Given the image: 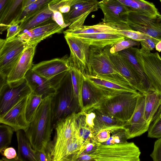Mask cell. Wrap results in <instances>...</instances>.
Returning <instances> with one entry per match:
<instances>
[{
	"label": "cell",
	"mask_w": 161,
	"mask_h": 161,
	"mask_svg": "<svg viewBox=\"0 0 161 161\" xmlns=\"http://www.w3.org/2000/svg\"><path fill=\"white\" fill-rule=\"evenodd\" d=\"M98 0H75L69 12L63 14L65 23L69 26L78 19L87 17L91 13L99 8Z\"/></svg>",
	"instance_id": "cell-19"
},
{
	"label": "cell",
	"mask_w": 161,
	"mask_h": 161,
	"mask_svg": "<svg viewBox=\"0 0 161 161\" xmlns=\"http://www.w3.org/2000/svg\"><path fill=\"white\" fill-rule=\"evenodd\" d=\"M94 111L96 114L92 130L94 136L98 132L104 129L124 127L125 123L105 114L97 109L94 108L89 111Z\"/></svg>",
	"instance_id": "cell-27"
},
{
	"label": "cell",
	"mask_w": 161,
	"mask_h": 161,
	"mask_svg": "<svg viewBox=\"0 0 161 161\" xmlns=\"http://www.w3.org/2000/svg\"><path fill=\"white\" fill-rule=\"evenodd\" d=\"M159 41L152 37L140 42L141 47L144 48L149 51L153 50L156 44Z\"/></svg>",
	"instance_id": "cell-45"
},
{
	"label": "cell",
	"mask_w": 161,
	"mask_h": 161,
	"mask_svg": "<svg viewBox=\"0 0 161 161\" xmlns=\"http://www.w3.org/2000/svg\"><path fill=\"white\" fill-rule=\"evenodd\" d=\"M55 10L51 4L49 5L42 10L21 23L20 34L27 31L48 23L55 22L52 19Z\"/></svg>",
	"instance_id": "cell-24"
},
{
	"label": "cell",
	"mask_w": 161,
	"mask_h": 161,
	"mask_svg": "<svg viewBox=\"0 0 161 161\" xmlns=\"http://www.w3.org/2000/svg\"><path fill=\"white\" fill-rule=\"evenodd\" d=\"M93 161L92 155L91 154H83L80 155L76 161Z\"/></svg>",
	"instance_id": "cell-49"
},
{
	"label": "cell",
	"mask_w": 161,
	"mask_h": 161,
	"mask_svg": "<svg viewBox=\"0 0 161 161\" xmlns=\"http://www.w3.org/2000/svg\"><path fill=\"white\" fill-rule=\"evenodd\" d=\"M28 46L18 36L10 40L0 39V75L6 79Z\"/></svg>",
	"instance_id": "cell-7"
},
{
	"label": "cell",
	"mask_w": 161,
	"mask_h": 161,
	"mask_svg": "<svg viewBox=\"0 0 161 161\" xmlns=\"http://www.w3.org/2000/svg\"><path fill=\"white\" fill-rule=\"evenodd\" d=\"M31 92L25 79L19 85L11 86L8 83L6 79L1 78L0 114L5 112L20 99Z\"/></svg>",
	"instance_id": "cell-13"
},
{
	"label": "cell",
	"mask_w": 161,
	"mask_h": 161,
	"mask_svg": "<svg viewBox=\"0 0 161 161\" xmlns=\"http://www.w3.org/2000/svg\"><path fill=\"white\" fill-rule=\"evenodd\" d=\"M86 116V121L87 125L92 131L94 126V121L96 117V114L93 111H91L85 113Z\"/></svg>",
	"instance_id": "cell-48"
},
{
	"label": "cell",
	"mask_w": 161,
	"mask_h": 161,
	"mask_svg": "<svg viewBox=\"0 0 161 161\" xmlns=\"http://www.w3.org/2000/svg\"><path fill=\"white\" fill-rule=\"evenodd\" d=\"M69 57L66 55L61 58L45 61L32 65L33 71L49 80L57 90L61 81L70 69Z\"/></svg>",
	"instance_id": "cell-9"
},
{
	"label": "cell",
	"mask_w": 161,
	"mask_h": 161,
	"mask_svg": "<svg viewBox=\"0 0 161 161\" xmlns=\"http://www.w3.org/2000/svg\"><path fill=\"white\" fill-rule=\"evenodd\" d=\"M147 136L153 138L161 137V117L152 122L148 130Z\"/></svg>",
	"instance_id": "cell-39"
},
{
	"label": "cell",
	"mask_w": 161,
	"mask_h": 161,
	"mask_svg": "<svg viewBox=\"0 0 161 161\" xmlns=\"http://www.w3.org/2000/svg\"><path fill=\"white\" fill-rule=\"evenodd\" d=\"M136 58L146 75L153 91L161 95V57L141 47H135Z\"/></svg>",
	"instance_id": "cell-8"
},
{
	"label": "cell",
	"mask_w": 161,
	"mask_h": 161,
	"mask_svg": "<svg viewBox=\"0 0 161 161\" xmlns=\"http://www.w3.org/2000/svg\"><path fill=\"white\" fill-rule=\"evenodd\" d=\"M95 150L91 153L93 161H140L141 152L133 142L127 141L111 145L96 142Z\"/></svg>",
	"instance_id": "cell-4"
},
{
	"label": "cell",
	"mask_w": 161,
	"mask_h": 161,
	"mask_svg": "<svg viewBox=\"0 0 161 161\" xmlns=\"http://www.w3.org/2000/svg\"><path fill=\"white\" fill-rule=\"evenodd\" d=\"M128 139L127 133L124 128H118L113 130L108 139L102 144L111 145L119 143L125 142Z\"/></svg>",
	"instance_id": "cell-37"
},
{
	"label": "cell",
	"mask_w": 161,
	"mask_h": 161,
	"mask_svg": "<svg viewBox=\"0 0 161 161\" xmlns=\"http://www.w3.org/2000/svg\"><path fill=\"white\" fill-rule=\"evenodd\" d=\"M127 23L133 30L140 32L161 41V15L151 16L130 11Z\"/></svg>",
	"instance_id": "cell-10"
},
{
	"label": "cell",
	"mask_w": 161,
	"mask_h": 161,
	"mask_svg": "<svg viewBox=\"0 0 161 161\" xmlns=\"http://www.w3.org/2000/svg\"><path fill=\"white\" fill-rule=\"evenodd\" d=\"M155 48L156 50L161 52V41H159L156 44Z\"/></svg>",
	"instance_id": "cell-51"
},
{
	"label": "cell",
	"mask_w": 161,
	"mask_h": 161,
	"mask_svg": "<svg viewBox=\"0 0 161 161\" xmlns=\"http://www.w3.org/2000/svg\"><path fill=\"white\" fill-rule=\"evenodd\" d=\"M117 32L126 38L139 42L151 37L144 33L132 30H118Z\"/></svg>",
	"instance_id": "cell-38"
},
{
	"label": "cell",
	"mask_w": 161,
	"mask_h": 161,
	"mask_svg": "<svg viewBox=\"0 0 161 161\" xmlns=\"http://www.w3.org/2000/svg\"><path fill=\"white\" fill-rule=\"evenodd\" d=\"M160 116L161 117V115Z\"/></svg>",
	"instance_id": "cell-53"
},
{
	"label": "cell",
	"mask_w": 161,
	"mask_h": 161,
	"mask_svg": "<svg viewBox=\"0 0 161 161\" xmlns=\"http://www.w3.org/2000/svg\"><path fill=\"white\" fill-rule=\"evenodd\" d=\"M144 95V118L150 124L161 115V95L154 91Z\"/></svg>",
	"instance_id": "cell-22"
},
{
	"label": "cell",
	"mask_w": 161,
	"mask_h": 161,
	"mask_svg": "<svg viewBox=\"0 0 161 161\" xmlns=\"http://www.w3.org/2000/svg\"><path fill=\"white\" fill-rule=\"evenodd\" d=\"M70 67L69 72L74 93L75 98L79 103L81 110L83 107L82 92L84 75L80 71L74 67L70 65Z\"/></svg>",
	"instance_id": "cell-32"
},
{
	"label": "cell",
	"mask_w": 161,
	"mask_h": 161,
	"mask_svg": "<svg viewBox=\"0 0 161 161\" xmlns=\"http://www.w3.org/2000/svg\"><path fill=\"white\" fill-rule=\"evenodd\" d=\"M25 79L32 92L42 96L43 98L54 95L56 92L49 80L33 71L31 68L26 74Z\"/></svg>",
	"instance_id": "cell-20"
},
{
	"label": "cell",
	"mask_w": 161,
	"mask_h": 161,
	"mask_svg": "<svg viewBox=\"0 0 161 161\" xmlns=\"http://www.w3.org/2000/svg\"><path fill=\"white\" fill-rule=\"evenodd\" d=\"M52 19L63 29L69 26L64 22L63 14L58 10L53 11Z\"/></svg>",
	"instance_id": "cell-44"
},
{
	"label": "cell",
	"mask_w": 161,
	"mask_h": 161,
	"mask_svg": "<svg viewBox=\"0 0 161 161\" xmlns=\"http://www.w3.org/2000/svg\"><path fill=\"white\" fill-rule=\"evenodd\" d=\"M144 106L145 95L141 93L133 114L124 125L128 139L139 136L148 131L150 124L144 118Z\"/></svg>",
	"instance_id": "cell-16"
},
{
	"label": "cell",
	"mask_w": 161,
	"mask_h": 161,
	"mask_svg": "<svg viewBox=\"0 0 161 161\" xmlns=\"http://www.w3.org/2000/svg\"><path fill=\"white\" fill-rule=\"evenodd\" d=\"M14 0H0V19L7 12Z\"/></svg>",
	"instance_id": "cell-46"
},
{
	"label": "cell",
	"mask_w": 161,
	"mask_h": 161,
	"mask_svg": "<svg viewBox=\"0 0 161 161\" xmlns=\"http://www.w3.org/2000/svg\"><path fill=\"white\" fill-rule=\"evenodd\" d=\"M108 52L110 57L118 72L137 91L143 94H146L147 92L141 79L126 61L118 53L111 54L108 50Z\"/></svg>",
	"instance_id": "cell-18"
},
{
	"label": "cell",
	"mask_w": 161,
	"mask_h": 161,
	"mask_svg": "<svg viewBox=\"0 0 161 161\" xmlns=\"http://www.w3.org/2000/svg\"><path fill=\"white\" fill-rule=\"evenodd\" d=\"M10 126L3 124L0 125V152L11 144L14 132Z\"/></svg>",
	"instance_id": "cell-35"
},
{
	"label": "cell",
	"mask_w": 161,
	"mask_h": 161,
	"mask_svg": "<svg viewBox=\"0 0 161 161\" xmlns=\"http://www.w3.org/2000/svg\"><path fill=\"white\" fill-rule=\"evenodd\" d=\"M140 44L139 42L125 38L107 47L109 53L114 54L134 46H139Z\"/></svg>",
	"instance_id": "cell-36"
},
{
	"label": "cell",
	"mask_w": 161,
	"mask_h": 161,
	"mask_svg": "<svg viewBox=\"0 0 161 161\" xmlns=\"http://www.w3.org/2000/svg\"><path fill=\"white\" fill-rule=\"evenodd\" d=\"M77 113L57 121L55 124V133L53 140L46 147L51 161L57 158L70 140L75 137V124Z\"/></svg>",
	"instance_id": "cell-6"
},
{
	"label": "cell",
	"mask_w": 161,
	"mask_h": 161,
	"mask_svg": "<svg viewBox=\"0 0 161 161\" xmlns=\"http://www.w3.org/2000/svg\"><path fill=\"white\" fill-rule=\"evenodd\" d=\"M99 8L104 15L103 21L115 27L117 30H132L127 23V15L130 11L117 0H102Z\"/></svg>",
	"instance_id": "cell-11"
},
{
	"label": "cell",
	"mask_w": 161,
	"mask_h": 161,
	"mask_svg": "<svg viewBox=\"0 0 161 161\" xmlns=\"http://www.w3.org/2000/svg\"><path fill=\"white\" fill-rule=\"evenodd\" d=\"M30 94L21 98L8 110L0 114V124L10 126L15 132L19 130H25L30 125L25 116L26 107Z\"/></svg>",
	"instance_id": "cell-14"
},
{
	"label": "cell",
	"mask_w": 161,
	"mask_h": 161,
	"mask_svg": "<svg viewBox=\"0 0 161 161\" xmlns=\"http://www.w3.org/2000/svg\"><path fill=\"white\" fill-rule=\"evenodd\" d=\"M88 67V75L101 76L132 86L115 67L107 46L103 48L90 46Z\"/></svg>",
	"instance_id": "cell-3"
},
{
	"label": "cell",
	"mask_w": 161,
	"mask_h": 161,
	"mask_svg": "<svg viewBox=\"0 0 161 161\" xmlns=\"http://www.w3.org/2000/svg\"><path fill=\"white\" fill-rule=\"evenodd\" d=\"M150 156L153 161H161V137L155 142Z\"/></svg>",
	"instance_id": "cell-43"
},
{
	"label": "cell",
	"mask_w": 161,
	"mask_h": 161,
	"mask_svg": "<svg viewBox=\"0 0 161 161\" xmlns=\"http://www.w3.org/2000/svg\"><path fill=\"white\" fill-rule=\"evenodd\" d=\"M53 98L54 125L57 121L80 110L74 94L69 71L61 81Z\"/></svg>",
	"instance_id": "cell-5"
},
{
	"label": "cell",
	"mask_w": 161,
	"mask_h": 161,
	"mask_svg": "<svg viewBox=\"0 0 161 161\" xmlns=\"http://www.w3.org/2000/svg\"><path fill=\"white\" fill-rule=\"evenodd\" d=\"M88 81L98 86L119 92L137 91L132 86L114 80L99 76L84 75Z\"/></svg>",
	"instance_id": "cell-23"
},
{
	"label": "cell",
	"mask_w": 161,
	"mask_h": 161,
	"mask_svg": "<svg viewBox=\"0 0 161 161\" xmlns=\"http://www.w3.org/2000/svg\"><path fill=\"white\" fill-rule=\"evenodd\" d=\"M18 144L17 156L19 161H37L36 151L32 147L24 131H16Z\"/></svg>",
	"instance_id": "cell-26"
},
{
	"label": "cell",
	"mask_w": 161,
	"mask_h": 161,
	"mask_svg": "<svg viewBox=\"0 0 161 161\" xmlns=\"http://www.w3.org/2000/svg\"><path fill=\"white\" fill-rule=\"evenodd\" d=\"M64 34L70 50V55L69 57L70 65L84 75H88L90 46L77 37L69 34Z\"/></svg>",
	"instance_id": "cell-12"
},
{
	"label": "cell",
	"mask_w": 161,
	"mask_h": 161,
	"mask_svg": "<svg viewBox=\"0 0 161 161\" xmlns=\"http://www.w3.org/2000/svg\"><path fill=\"white\" fill-rule=\"evenodd\" d=\"M58 0H37L23 9L17 20L15 23L20 24L22 22L42 10L49 5L53 4Z\"/></svg>",
	"instance_id": "cell-31"
},
{
	"label": "cell",
	"mask_w": 161,
	"mask_h": 161,
	"mask_svg": "<svg viewBox=\"0 0 161 161\" xmlns=\"http://www.w3.org/2000/svg\"><path fill=\"white\" fill-rule=\"evenodd\" d=\"M36 46V45H28L23 51L7 78V82L10 86H18L25 80L26 74L33 65V59Z\"/></svg>",
	"instance_id": "cell-15"
},
{
	"label": "cell",
	"mask_w": 161,
	"mask_h": 161,
	"mask_svg": "<svg viewBox=\"0 0 161 161\" xmlns=\"http://www.w3.org/2000/svg\"><path fill=\"white\" fill-rule=\"evenodd\" d=\"M43 99L42 96L32 92L30 94L25 110L26 118L29 123L30 124L34 119L38 108Z\"/></svg>",
	"instance_id": "cell-34"
},
{
	"label": "cell",
	"mask_w": 161,
	"mask_h": 161,
	"mask_svg": "<svg viewBox=\"0 0 161 161\" xmlns=\"http://www.w3.org/2000/svg\"><path fill=\"white\" fill-rule=\"evenodd\" d=\"M25 0H14L4 16L0 19V32L7 29L11 24L15 23L23 10Z\"/></svg>",
	"instance_id": "cell-29"
},
{
	"label": "cell",
	"mask_w": 161,
	"mask_h": 161,
	"mask_svg": "<svg viewBox=\"0 0 161 161\" xmlns=\"http://www.w3.org/2000/svg\"><path fill=\"white\" fill-rule=\"evenodd\" d=\"M160 2L161 3V0H160Z\"/></svg>",
	"instance_id": "cell-52"
},
{
	"label": "cell",
	"mask_w": 161,
	"mask_h": 161,
	"mask_svg": "<svg viewBox=\"0 0 161 161\" xmlns=\"http://www.w3.org/2000/svg\"><path fill=\"white\" fill-rule=\"evenodd\" d=\"M54 95L43 98L33 120L24 132L32 148L38 151L46 148L54 128Z\"/></svg>",
	"instance_id": "cell-1"
},
{
	"label": "cell",
	"mask_w": 161,
	"mask_h": 161,
	"mask_svg": "<svg viewBox=\"0 0 161 161\" xmlns=\"http://www.w3.org/2000/svg\"><path fill=\"white\" fill-rule=\"evenodd\" d=\"M0 152L3 156L1 160L19 161L15 149L13 147H7Z\"/></svg>",
	"instance_id": "cell-40"
},
{
	"label": "cell",
	"mask_w": 161,
	"mask_h": 161,
	"mask_svg": "<svg viewBox=\"0 0 161 161\" xmlns=\"http://www.w3.org/2000/svg\"><path fill=\"white\" fill-rule=\"evenodd\" d=\"M69 34L80 38L90 46L103 48L126 38L118 33L104 32L91 34Z\"/></svg>",
	"instance_id": "cell-21"
},
{
	"label": "cell",
	"mask_w": 161,
	"mask_h": 161,
	"mask_svg": "<svg viewBox=\"0 0 161 161\" xmlns=\"http://www.w3.org/2000/svg\"><path fill=\"white\" fill-rule=\"evenodd\" d=\"M135 52V47H133L118 53L139 77L147 93L153 91L146 75L136 58Z\"/></svg>",
	"instance_id": "cell-25"
},
{
	"label": "cell",
	"mask_w": 161,
	"mask_h": 161,
	"mask_svg": "<svg viewBox=\"0 0 161 161\" xmlns=\"http://www.w3.org/2000/svg\"><path fill=\"white\" fill-rule=\"evenodd\" d=\"M114 27L102 21L97 24L91 26L84 25L73 30L68 29L64 33L71 34H91L98 33H118Z\"/></svg>",
	"instance_id": "cell-30"
},
{
	"label": "cell",
	"mask_w": 161,
	"mask_h": 161,
	"mask_svg": "<svg viewBox=\"0 0 161 161\" xmlns=\"http://www.w3.org/2000/svg\"><path fill=\"white\" fill-rule=\"evenodd\" d=\"M130 11L151 16L159 14L154 4L144 0H117Z\"/></svg>",
	"instance_id": "cell-28"
},
{
	"label": "cell",
	"mask_w": 161,
	"mask_h": 161,
	"mask_svg": "<svg viewBox=\"0 0 161 161\" xmlns=\"http://www.w3.org/2000/svg\"><path fill=\"white\" fill-rule=\"evenodd\" d=\"M6 39L10 40L15 38L19 34L21 28L19 24L14 23L10 25L8 27Z\"/></svg>",
	"instance_id": "cell-41"
},
{
	"label": "cell",
	"mask_w": 161,
	"mask_h": 161,
	"mask_svg": "<svg viewBox=\"0 0 161 161\" xmlns=\"http://www.w3.org/2000/svg\"><path fill=\"white\" fill-rule=\"evenodd\" d=\"M37 0H25L23 5V10L25 7Z\"/></svg>",
	"instance_id": "cell-50"
},
{
	"label": "cell",
	"mask_w": 161,
	"mask_h": 161,
	"mask_svg": "<svg viewBox=\"0 0 161 161\" xmlns=\"http://www.w3.org/2000/svg\"><path fill=\"white\" fill-rule=\"evenodd\" d=\"M57 23L53 22L35 27L18 36L28 45H36L42 41L56 33H61L63 30Z\"/></svg>",
	"instance_id": "cell-17"
},
{
	"label": "cell",
	"mask_w": 161,
	"mask_h": 161,
	"mask_svg": "<svg viewBox=\"0 0 161 161\" xmlns=\"http://www.w3.org/2000/svg\"><path fill=\"white\" fill-rule=\"evenodd\" d=\"M36 154L37 161H51L49 155L46 149L36 151Z\"/></svg>",
	"instance_id": "cell-47"
},
{
	"label": "cell",
	"mask_w": 161,
	"mask_h": 161,
	"mask_svg": "<svg viewBox=\"0 0 161 161\" xmlns=\"http://www.w3.org/2000/svg\"><path fill=\"white\" fill-rule=\"evenodd\" d=\"M118 128H120L105 129L99 131L95 136L96 141L101 143L106 142L109 138L112 131Z\"/></svg>",
	"instance_id": "cell-42"
},
{
	"label": "cell",
	"mask_w": 161,
	"mask_h": 161,
	"mask_svg": "<svg viewBox=\"0 0 161 161\" xmlns=\"http://www.w3.org/2000/svg\"><path fill=\"white\" fill-rule=\"evenodd\" d=\"M141 93L139 92H122L105 100L93 109H97L105 114L125 123L133 114Z\"/></svg>",
	"instance_id": "cell-2"
},
{
	"label": "cell",
	"mask_w": 161,
	"mask_h": 161,
	"mask_svg": "<svg viewBox=\"0 0 161 161\" xmlns=\"http://www.w3.org/2000/svg\"><path fill=\"white\" fill-rule=\"evenodd\" d=\"M82 145L75 137H73L60 154L57 161H75L76 154Z\"/></svg>",
	"instance_id": "cell-33"
}]
</instances>
